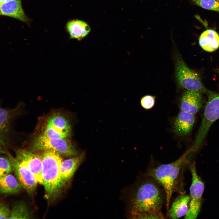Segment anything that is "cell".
Wrapping results in <instances>:
<instances>
[{
  "mask_svg": "<svg viewBox=\"0 0 219 219\" xmlns=\"http://www.w3.org/2000/svg\"><path fill=\"white\" fill-rule=\"evenodd\" d=\"M84 156L82 152L70 158L62 161L60 166L61 180L62 187L71 179Z\"/></svg>",
  "mask_w": 219,
  "mask_h": 219,
  "instance_id": "4fadbf2b",
  "label": "cell"
},
{
  "mask_svg": "<svg viewBox=\"0 0 219 219\" xmlns=\"http://www.w3.org/2000/svg\"><path fill=\"white\" fill-rule=\"evenodd\" d=\"M42 178L45 197L48 202L55 199L63 188L61 182V155L52 150H46L42 156Z\"/></svg>",
  "mask_w": 219,
  "mask_h": 219,
  "instance_id": "3957f363",
  "label": "cell"
},
{
  "mask_svg": "<svg viewBox=\"0 0 219 219\" xmlns=\"http://www.w3.org/2000/svg\"><path fill=\"white\" fill-rule=\"evenodd\" d=\"M20 108V105L12 109L0 107V140L8 142L12 122L19 114Z\"/></svg>",
  "mask_w": 219,
  "mask_h": 219,
  "instance_id": "8fae6325",
  "label": "cell"
},
{
  "mask_svg": "<svg viewBox=\"0 0 219 219\" xmlns=\"http://www.w3.org/2000/svg\"><path fill=\"white\" fill-rule=\"evenodd\" d=\"M155 97L151 95H146L143 97L141 100L142 107L146 109L151 108L155 103Z\"/></svg>",
  "mask_w": 219,
  "mask_h": 219,
  "instance_id": "603a6c76",
  "label": "cell"
},
{
  "mask_svg": "<svg viewBox=\"0 0 219 219\" xmlns=\"http://www.w3.org/2000/svg\"><path fill=\"white\" fill-rule=\"evenodd\" d=\"M5 148L0 142V154L6 153Z\"/></svg>",
  "mask_w": 219,
  "mask_h": 219,
  "instance_id": "d4e9b609",
  "label": "cell"
},
{
  "mask_svg": "<svg viewBox=\"0 0 219 219\" xmlns=\"http://www.w3.org/2000/svg\"><path fill=\"white\" fill-rule=\"evenodd\" d=\"M66 28L71 38L78 40L84 38L90 31V28L87 23L78 19L68 22Z\"/></svg>",
  "mask_w": 219,
  "mask_h": 219,
  "instance_id": "ac0fdd59",
  "label": "cell"
},
{
  "mask_svg": "<svg viewBox=\"0 0 219 219\" xmlns=\"http://www.w3.org/2000/svg\"><path fill=\"white\" fill-rule=\"evenodd\" d=\"M31 217L26 205L21 202L14 205L11 211L9 219H29Z\"/></svg>",
  "mask_w": 219,
  "mask_h": 219,
  "instance_id": "ffe728a7",
  "label": "cell"
},
{
  "mask_svg": "<svg viewBox=\"0 0 219 219\" xmlns=\"http://www.w3.org/2000/svg\"><path fill=\"white\" fill-rule=\"evenodd\" d=\"M11 210L5 205L0 204V219H9Z\"/></svg>",
  "mask_w": 219,
  "mask_h": 219,
  "instance_id": "cb8c5ba5",
  "label": "cell"
},
{
  "mask_svg": "<svg viewBox=\"0 0 219 219\" xmlns=\"http://www.w3.org/2000/svg\"><path fill=\"white\" fill-rule=\"evenodd\" d=\"M218 73H219V69H218Z\"/></svg>",
  "mask_w": 219,
  "mask_h": 219,
  "instance_id": "4316f807",
  "label": "cell"
},
{
  "mask_svg": "<svg viewBox=\"0 0 219 219\" xmlns=\"http://www.w3.org/2000/svg\"><path fill=\"white\" fill-rule=\"evenodd\" d=\"M13 170L9 154L7 157L0 156V177L10 174Z\"/></svg>",
  "mask_w": 219,
  "mask_h": 219,
  "instance_id": "7402d4cb",
  "label": "cell"
},
{
  "mask_svg": "<svg viewBox=\"0 0 219 219\" xmlns=\"http://www.w3.org/2000/svg\"><path fill=\"white\" fill-rule=\"evenodd\" d=\"M201 93L195 91L187 90L185 92L180 102L179 107L181 111L194 115L197 113L203 104Z\"/></svg>",
  "mask_w": 219,
  "mask_h": 219,
  "instance_id": "7c38bea8",
  "label": "cell"
},
{
  "mask_svg": "<svg viewBox=\"0 0 219 219\" xmlns=\"http://www.w3.org/2000/svg\"><path fill=\"white\" fill-rule=\"evenodd\" d=\"M189 168L192 176V182L190 188V200L188 211L184 218H196L200 212L202 203V196L204 185L197 173L195 162L190 163Z\"/></svg>",
  "mask_w": 219,
  "mask_h": 219,
  "instance_id": "52a82bcc",
  "label": "cell"
},
{
  "mask_svg": "<svg viewBox=\"0 0 219 219\" xmlns=\"http://www.w3.org/2000/svg\"><path fill=\"white\" fill-rule=\"evenodd\" d=\"M190 200L189 195L182 193L178 196L167 211L169 218L176 219L185 216L189 210Z\"/></svg>",
  "mask_w": 219,
  "mask_h": 219,
  "instance_id": "2e32d148",
  "label": "cell"
},
{
  "mask_svg": "<svg viewBox=\"0 0 219 219\" xmlns=\"http://www.w3.org/2000/svg\"><path fill=\"white\" fill-rule=\"evenodd\" d=\"M175 66L176 77L180 87L188 90L206 93L207 90L203 84L199 75L189 68L180 57H177Z\"/></svg>",
  "mask_w": 219,
  "mask_h": 219,
  "instance_id": "8992f818",
  "label": "cell"
},
{
  "mask_svg": "<svg viewBox=\"0 0 219 219\" xmlns=\"http://www.w3.org/2000/svg\"><path fill=\"white\" fill-rule=\"evenodd\" d=\"M208 96L200 127L192 148L195 152L206 137L211 126L219 119V94L207 90Z\"/></svg>",
  "mask_w": 219,
  "mask_h": 219,
  "instance_id": "277c9868",
  "label": "cell"
},
{
  "mask_svg": "<svg viewBox=\"0 0 219 219\" xmlns=\"http://www.w3.org/2000/svg\"><path fill=\"white\" fill-rule=\"evenodd\" d=\"M9 156L19 182L28 193H33L38 183L36 177L24 163L10 154Z\"/></svg>",
  "mask_w": 219,
  "mask_h": 219,
  "instance_id": "9c48e42d",
  "label": "cell"
},
{
  "mask_svg": "<svg viewBox=\"0 0 219 219\" xmlns=\"http://www.w3.org/2000/svg\"><path fill=\"white\" fill-rule=\"evenodd\" d=\"M11 0H0V4L3 3Z\"/></svg>",
  "mask_w": 219,
  "mask_h": 219,
  "instance_id": "484cf974",
  "label": "cell"
},
{
  "mask_svg": "<svg viewBox=\"0 0 219 219\" xmlns=\"http://www.w3.org/2000/svg\"><path fill=\"white\" fill-rule=\"evenodd\" d=\"M68 138H51L40 135L36 137L31 146V151L52 150L67 157L75 156L78 152Z\"/></svg>",
  "mask_w": 219,
  "mask_h": 219,
  "instance_id": "5b68a950",
  "label": "cell"
},
{
  "mask_svg": "<svg viewBox=\"0 0 219 219\" xmlns=\"http://www.w3.org/2000/svg\"><path fill=\"white\" fill-rule=\"evenodd\" d=\"M193 151L191 148L179 158L167 164H160L150 168L145 175L151 177L163 188L165 191L168 211L173 193L179 190L184 170L189 165Z\"/></svg>",
  "mask_w": 219,
  "mask_h": 219,
  "instance_id": "7a4b0ae2",
  "label": "cell"
},
{
  "mask_svg": "<svg viewBox=\"0 0 219 219\" xmlns=\"http://www.w3.org/2000/svg\"><path fill=\"white\" fill-rule=\"evenodd\" d=\"M16 158L24 163L34 174L38 183L42 185V157L32 151L18 149L15 150Z\"/></svg>",
  "mask_w": 219,
  "mask_h": 219,
  "instance_id": "30bf717a",
  "label": "cell"
},
{
  "mask_svg": "<svg viewBox=\"0 0 219 219\" xmlns=\"http://www.w3.org/2000/svg\"><path fill=\"white\" fill-rule=\"evenodd\" d=\"M136 186L130 201L131 217L137 219H163L166 200L163 188L154 179L144 175Z\"/></svg>",
  "mask_w": 219,
  "mask_h": 219,
  "instance_id": "6da1fadb",
  "label": "cell"
},
{
  "mask_svg": "<svg viewBox=\"0 0 219 219\" xmlns=\"http://www.w3.org/2000/svg\"><path fill=\"white\" fill-rule=\"evenodd\" d=\"M42 133L40 135L51 138H66L70 136L71 126L63 116L55 114L47 119Z\"/></svg>",
  "mask_w": 219,
  "mask_h": 219,
  "instance_id": "ba28073f",
  "label": "cell"
},
{
  "mask_svg": "<svg viewBox=\"0 0 219 219\" xmlns=\"http://www.w3.org/2000/svg\"><path fill=\"white\" fill-rule=\"evenodd\" d=\"M0 15L10 17L26 23L29 21L23 9L21 0H11L0 4Z\"/></svg>",
  "mask_w": 219,
  "mask_h": 219,
  "instance_id": "5bb4252c",
  "label": "cell"
},
{
  "mask_svg": "<svg viewBox=\"0 0 219 219\" xmlns=\"http://www.w3.org/2000/svg\"><path fill=\"white\" fill-rule=\"evenodd\" d=\"M195 121V117L194 114L181 111L175 121L174 132L179 136L188 134L191 131Z\"/></svg>",
  "mask_w": 219,
  "mask_h": 219,
  "instance_id": "9a60e30c",
  "label": "cell"
},
{
  "mask_svg": "<svg viewBox=\"0 0 219 219\" xmlns=\"http://www.w3.org/2000/svg\"><path fill=\"white\" fill-rule=\"evenodd\" d=\"M22 186L16 178L9 174L0 177V192L5 194H12L18 192Z\"/></svg>",
  "mask_w": 219,
  "mask_h": 219,
  "instance_id": "d6986e66",
  "label": "cell"
},
{
  "mask_svg": "<svg viewBox=\"0 0 219 219\" xmlns=\"http://www.w3.org/2000/svg\"><path fill=\"white\" fill-rule=\"evenodd\" d=\"M192 1L203 8L219 13V0H192Z\"/></svg>",
  "mask_w": 219,
  "mask_h": 219,
  "instance_id": "44dd1931",
  "label": "cell"
},
{
  "mask_svg": "<svg viewBox=\"0 0 219 219\" xmlns=\"http://www.w3.org/2000/svg\"><path fill=\"white\" fill-rule=\"evenodd\" d=\"M199 43L200 46L205 51H214L219 47V35L213 30H207L200 35Z\"/></svg>",
  "mask_w": 219,
  "mask_h": 219,
  "instance_id": "e0dca14e",
  "label": "cell"
}]
</instances>
